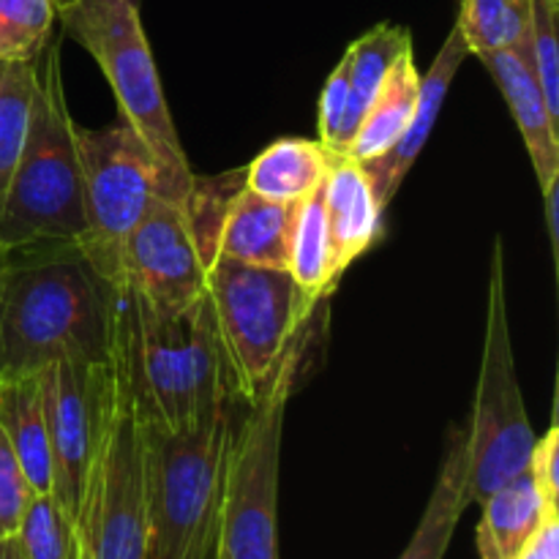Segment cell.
<instances>
[{
  "label": "cell",
  "mask_w": 559,
  "mask_h": 559,
  "mask_svg": "<svg viewBox=\"0 0 559 559\" xmlns=\"http://www.w3.org/2000/svg\"><path fill=\"white\" fill-rule=\"evenodd\" d=\"M120 289L71 240L9 251L0 276V380L60 360L109 364Z\"/></svg>",
  "instance_id": "1"
},
{
  "label": "cell",
  "mask_w": 559,
  "mask_h": 559,
  "mask_svg": "<svg viewBox=\"0 0 559 559\" xmlns=\"http://www.w3.org/2000/svg\"><path fill=\"white\" fill-rule=\"evenodd\" d=\"M115 358L142 418L173 431L238 399L205 293L189 309L162 311L120 289Z\"/></svg>",
  "instance_id": "2"
},
{
  "label": "cell",
  "mask_w": 559,
  "mask_h": 559,
  "mask_svg": "<svg viewBox=\"0 0 559 559\" xmlns=\"http://www.w3.org/2000/svg\"><path fill=\"white\" fill-rule=\"evenodd\" d=\"M238 399L186 429L142 418L147 546L145 559H211L216 555L227 456Z\"/></svg>",
  "instance_id": "3"
},
{
  "label": "cell",
  "mask_w": 559,
  "mask_h": 559,
  "mask_svg": "<svg viewBox=\"0 0 559 559\" xmlns=\"http://www.w3.org/2000/svg\"><path fill=\"white\" fill-rule=\"evenodd\" d=\"M38 87L20 162L0 205V251L71 240L85 235L82 169L76 156L74 120L66 107L60 76V44L38 55Z\"/></svg>",
  "instance_id": "4"
},
{
  "label": "cell",
  "mask_w": 559,
  "mask_h": 559,
  "mask_svg": "<svg viewBox=\"0 0 559 559\" xmlns=\"http://www.w3.org/2000/svg\"><path fill=\"white\" fill-rule=\"evenodd\" d=\"M63 31L91 55L118 98L120 120L164 167L175 202L189 200L194 178L164 98L151 44L131 0H55Z\"/></svg>",
  "instance_id": "5"
},
{
  "label": "cell",
  "mask_w": 559,
  "mask_h": 559,
  "mask_svg": "<svg viewBox=\"0 0 559 559\" xmlns=\"http://www.w3.org/2000/svg\"><path fill=\"white\" fill-rule=\"evenodd\" d=\"M218 342L235 396L251 404L276 374L284 355L304 333L320 304H311L282 267L213 260L205 271Z\"/></svg>",
  "instance_id": "6"
},
{
  "label": "cell",
  "mask_w": 559,
  "mask_h": 559,
  "mask_svg": "<svg viewBox=\"0 0 559 559\" xmlns=\"http://www.w3.org/2000/svg\"><path fill=\"white\" fill-rule=\"evenodd\" d=\"M309 333L293 344L271 385L235 424L213 559H278V462L287 402Z\"/></svg>",
  "instance_id": "7"
},
{
  "label": "cell",
  "mask_w": 559,
  "mask_h": 559,
  "mask_svg": "<svg viewBox=\"0 0 559 559\" xmlns=\"http://www.w3.org/2000/svg\"><path fill=\"white\" fill-rule=\"evenodd\" d=\"M535 440L538 437L524 409L516 358H513L506 295V246L502 238H495L484 355H480L478 388H475L467 426L469 497L484 502L491 491L522 475L533 456Z\"/></svg>",
  "instance_id": "8"
},
{
  "label": "cell",
  "mask_w": 559,
  "mask_h": 559,
  "mask_svg": "<svg viewBox=\"0 0 559 559\" xmlns=\"http://www.w3.org/2000/svg\"><path fill=\"white\" fill-rule=\"evenodd\" d=\"M82 169L85 235L80 249L98 276L120 289V251L156 197L169 194V180L151 147L129 123L85 129L74 123Z\"/></svg>",
  "instance_id": "9"
},
{
  "label": "cell",
  "mask_w": 559,
  "mask_h": 559,
  "mask_svg": "<svg viewBox=\"0 0 559 559\" xmlns=\"http://www.w3.org/2000/svg\"><path fill=\"white\" fill-rule=\"evenodd\" d=\"M115 396L80 516L74 522L76 559H145L147 508L142 464V420L123 366L115 358Z\"/></svg>",
  "instance_id": "10"
},
{
  "label": "cell",
  "mask_w": 559,
  "mask_h": 559,
  "mask_svg": "<svg viewBox=\"0 0 559 559\" xmlns=\"http://www.w3.org/2000/svg\"><path fill=\"white\" fill-rule=\"evenodd\" d=\"M41 391L52 459V497L74 524L112 413L115 364L60 360L41 371Z\"/></svg>",
  "instance_id": "11"
},
{
  "label": "cell",
  "mask_w": 559,
  "mask_h": 559,
  "mask_svg": "<svg viewBox=\"0 0 559 559\" xmlns=\"http://www.w3.org/2000/svg\"><path fill=\"white\" fill-rule=\"evenodd\" d=\"M205 271L186 202L156 197L120 251V289L153 309L183 311L205 293Z\"/></svg>",
  "instance_id": "12"
},
{
  "label": "cell",
  "mask_w": 559,
  "mask_h": 559,
  "mask_svg": "<svg viewBox=\"0 0 559 559\" xmlns=\"http://www.w3.org/2000/svg\"><path fill=\"white\" fill-rule=\"evenodd\" d=\"M467 58V44H464L459 27H453L451 36L445 38L442 49L437 52L431 69L420 76L418 107H415V115L407 123V129H404V134L393 142L391 151L371 158V162L360 164L382 207L391 205V200L396 197V191L402 189L407 173L413 169L415 158L420 156V151H424L426 142H429L431 131H435L437 126V118H440L442 112V104H445L453 80H456L459 69H462V63Z\"/></svg>",
  "instance_id": "13"
},
{
  "label": "cell",
  "mask_w": 559,
  "mask_h": 559,
  "mask_svg": "<svg viewBox=\"0 0 559 559\" xmlns=\"http://www.w3.org/2000/svg\"><path fill=\"white\" fill-rule=\"evenodd\" d=\"M293 207L265 200L240 183L218 213L207 243V265L213 260H233L243 265L287 271Z\"/></svg>",
  "instance_id": "14"
},
{
  "label": "cell",
  "mask_w": 559,
  "mask_h": 559,
  "mask_svg": "<svg viewBox=\"0 0 559 559\" xmlns=\"http://www.w3.org/2000/svg\"><path fill=\"white\" fill-rule=\"evenodd\" d=\"M484 66L506 96L516 129L522 134L530 162L535 167L540 194L559 183V123L551 118L538 80L522 49H502L484 55Z\"/></svg>",
  "instance_id": "15"
},
{
  "label": "cell",
  "mask_w": 559,
  "mask_h": 559,
  "mask_svg": "<svg viewBox=\"0 0 559 559\" xmlns=\"http://www.w3.org/2000/svg\"><path fill=\"white\" fill-rule=\"evenodd\" d=\"M320 189L328 229H331L333 260H336V271L344 276V271L358 257L380 243L385 207L377 200L364 167L347 156H333Z\"/></svg>",
  "instance_id": "16"
},
{
  "label": "cell",
  "mask_w": 559,
  "mask_h": 559,
  "mask_svg": "<svg viewBox=\"0 0 559 559\" xmlns=\"http://www.w3.org/2000/svg\"><path fill=\"white\" fill-rule=\"evenodd\" d=\"M480 506L484 516L475 535L480 559H516L544 519L557 513V506L546 500L530 469L491 491Z\"/></svg>",
  "instance_id": "17"
},
{
  "label": "cell",
  "mask_w": 559,
  "mask_h": 559,
  "mask_svg": "<svg viewBox=\"0 0 559 559\" xmlns=\"http://www.w3.org/2000/svg\"><path fill=\"white\" fill-rule=\"evenodd\" d=\"M0 429L20 459L33 495H52V459H49L41 371L0 380Z\"/></svg>",
  "instance_id": "18"
},
{
  "label": "cell",
  "mask_w": 559,
  "mask_h": 559,
  "mask_svg": "<svg viewBox=\"0 0 559 559\" xmlns=\"http://www.w3.org/2000/svg\"><path fill=\"white\" fill-rule=\"evenodd\" d=\"M331 162L333 153L320 140L284 136L243 169V186L278 205H298L320 189Z\"/></svg>",
  "instance_id": "19"
},
{
  "label": "cell",
  "mask_w": 559,
  "mask_h": 559,
  "mask_svg": "<svg viewBox=\"0 0 559 559\" xmlns=\"http://www.w3.org/2000/svg\"><path fill=\"white\" fill-rule=\"evenodd\" d=\"M469 502H473V497H469L467 429L453 426L429 506H426L413 540L399 559H445L459 519L467 511Z\"/></svg>",
  "instance_id": "20"
},
{
  "label": "cell",
  "mask_w": 559,
  "mask_h": 559,
  "mask_svg": "<svg viewBox=\"0 0 559 559\" xmlns=\"http://www.w3.org/2000/svg\"><path fill=\"white\" fill-rule=\"evenodd\" d=\"M407 52H413L409 31L407 27L388 25V22L371 27L369 33H364V36L349 44V49L344 52L349 69V102L342 134H338L336 156H342L344 147L349 145L355 131L360 129L364 118L369 115V109L374 107L377 96H380L396 60Z\"/></svg>",
  "instance_id": "21"
},
{
  "label": "cell",
  "mask_w": 559,
  "mask_h": 559,
  "mask_svg": "<svg viewBox=\"0 0 559 559\" xmlns=\"http://www.w3.org/2000/svg\"><path fill=\"white\" fill-rule=\"evenodd\" d=\"M287 273L311 304H325L338 287L342 273L333 260L331 229H328L322 189L293 207L287 240Z\"/></svg>",
  "instance_id": "22"
},
{
  "label": "cell",
  "mask_w": 559,
  "mask_h": 559,
  "mask_svg": "<svg viewBox=\"0 0 559 559\" xmlns=\"http://www.w3.org/2000/svg\"><path fill=\"white\" fill-rule=\"evenodd\" d=\"M418 91L420 74L415 69L413 52H407L396 60L380 96H377L374 107L369 109V115L364 118L360 129L355 131L349 145L344 147L342 156L366 164L391 151L393 142L404 134L407 123L413 120L415 107H418Z\"/></svg>",
  "instance_id": "23"
},
{
  "label": "cell",
  "mask_w": 559,
  "mask_h": 559,
  "mask_svg": "<svg viewBox=\"0 0 559 559\" xmlns=\"http://www.w3.org/2000/svg\"><path fill=\"white\" fill-rule=\"evenodd\" d=\"M533 0H459V33L469 55L524 49Z\"/></svg>",
  "instance_id": "24"
},
{
  "label": "cell",
  "mask_w": 559,
  "mask_h": 559,
  "mask_svg": "<svg viewBox=\"0 0 559 559\" xmlns=\"http://www.w3.org/2000/svg\"><path fill=\"white\" fill-rule=\"evenodd\" d=\"M36 60H0V205L20 162L38 87Z\"/></svg>",
  "instance_id": "25"
},
{
  "label": "cell",
  "mask_w": 559,
  "mask_h": 559,
  "mask_svg": "<svg viewBox=\"0 0 559 559\" xmlns=\"http://www.w3.org/2000/svg\"><path fill=\"white\" fill-rule=\"evenodd\" d=\"M55 0H0V60H36L52 41Z\"/></svg>",
  "instance_id": "26"
},
{
  "label": "cell",
  "mask_w": 559,
  "mask_h": 559,
  "mask_svg": "<svg viewBox=\"0 0 559 559\" xmlns=\"http://www.w3.org/2000/svg\"><path fill=\"white\" fill-rule=\"evenodd\" d=\"M27 559H76L74 524L52 495H33L16 530Z\"/></svg>",
  "instance_id": "27"
},
{
  "label": "cell",
  "mask_w": 559,
  "mask_h": 559,
  "mask_svg": "<svg viewBox=\"0 0 559 559\" xmlns=\"http://www.w3.org/2000/svg\"><path fill=\"white\" fill-rule=\"evenodd\" d=\"M559 0H533L530 11V33L524 44V58L538 80L551 118L559 123Z\"/></svg>",
  "instance_id": "28"
},
{
  "label": "cell",
  "mask_w": 559,
  "mask_h": 559,
  "mask_svg": "<svg viewBox=\"0 0 559 559\" xmlns=\"http://www.w3.org/2000/svg\"><path fill=\"white\" fill-rule=\"evenodd\" d=\"M31 497L33 489L22 473L20 459L0 429V538H14Z\"/></svg>",
  "instance_id": "29"
},
{
  "label": "cell",
  "mask_w": 559,
  "mask_h": 559,
  "mask_svg": "<svg viewBox=\"0 0 559 559\" xmlns=\"http://www.w3.org/2000/svg\"><path fill=\"white\" fill-rule=\"evenodd\" d=\"M349 102V69L347 58L338 60L333 74L328 76L325 87L320 93V107H317V131H320V142L328 151L336 156L338 134H342L344 115H347Z\"/></svg>",
  "instance_id": "30"
},
{
  "label": "cell",
  "mask_w": 559,
  "mask_h": 559,
  "mask_svg": "<svg viewBox=\"0 0 559 559\" xmlns=\"http://www.w3.org/2000/svg\"><path fill=\"white\" fill-rule=\"evenodd\" d=\"M557 459H559V429L557 424H551L549 431H546L540 440H535L533 456H530V464H527L535 484L540 486V491H544L546 500H549L551 506H557V497H559Z\"/></svg>",
  "instance_id": "31"
},
{
  "label": "cell",
  "mask_w": 559,
  "mask_h": 559,
  "mask_svg": "<svg viewBox=\"0 0 559 559\" xmlns=\"http://www.w3.org/2000/svg\"><path fill=\"white\" fill-rule=\"evenodd\" d=\"M516 559H559V513H549Z\"/></svg>",
  "instance_id": "32"
},
{
  "label": "cell",
  "mask_w": 559,
  "mask_h": 559,
  "mask_svg": "<svg viewBox=\"0 0 559 559\" xmlns=\"http://www.w3.org/2000/svg\"><path fill=\"white\" fill-rule=\"evenodd\" d=\"M544 207H546V227H549V243L555 262L559 260V183L544 191Z\"/></svg>",
  "instance_id": "33"
},
{
  "label": "cell",
  "mask_w": 559,
  "mask_h": 559,
  "mask_svg": "<svg viewBox=\"0 0 559 559\" xmlns=\"http://www.w3.org/2000/svg\"><path fill=\"white\" fill-rule=\"evenodd\" d=\"M0 559H27L16 535L14 538H0Z\"/></svg>",
  "instance_id": "34"
},
{
  "label": "cell",
  "mask_w": 559,
  "mask_h": 559,
  "mask_svg": "<svg viewBox=\"0 0 559 559\" xmlns=\"http://www.w3.org/2000/svg\"><path fill=\"white\" fill-rule=\"evenodd\" d=\"M5 260H9V251H0V276H3V267H5Z\"/></svg>",
  "instance_id": "35"
},
{
  "label": "cell",
  "mask_w": 559,
  "mask_h": 559,
  "mask_svg": "<svg viewBox=\"0 0 559 559\" xmlns=\"http://www.w3.org/2000/svg\"><path fill=\"white\" fill-rule=\"evenodd\" d=\"M131 3H134V5H142V0H131Z\"/></svg>",
  "instance_id": "36"
}]
</instances>
